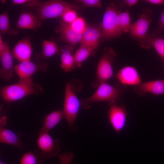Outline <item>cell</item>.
Wrapping results in <instances>:
<instances>
[{
    "label": "cell",
    "mask_w": 164,
    "mask_h": 164,
    "mask_svg": "<svg viewBox=\"0 0 164 164\" xmlns=\"http://www.w3.org/2000/svg\"><path fill=\"white\" fill-rule=\"evenodd\" d=\"M118 12L117 6L114 3L107 7L101 23V38L104 39L118 38L122 34L117 23Z\"/></svg>",
    "instance_id": "obj_6"
},
{
    "label": "cell",
    "mask_w": 164,
    "mask_h": 164,
    "mask_svg": "<svg viewBox=\"0 0 164 164\" xmlns=\"http://www.w3.org/2000/svg\"><path fill=\"white\" fill-rule=\"evenodd\" d=\"M41 21L36 15L31 12H23L18 17L16 27L21 29H34L42 26Z\"/></svg>",
    "instance_id": "obj_19"
},
{
    "label": "cell",
    "mask_w": 164,
    "mask_h": 164,
    "mask_svg": "<svg viewBox=\"0 0 164 164\" xmlns=\"http://www.w3.org/2000/svg\"><path fill=\"white\" fill-rule=\"evenodd\" d=\"M82 86V83L77 79H72L66 85L63 111L64 117L69 128L75 131L74 124L81 106L77 96Z\"/></svg>",
    "instance_id": "obj_1"
},
{
    "label": "cell",
    "mask_w": 164,
    "mask_h": 164,
    "mask_svg": "<svg viewBox=\"0 0 164 164\" xmlns=\"http://www.w3.org/2000/svg\"><path fill=\"white\" fill-rule=\"evenodd\" d=\"M117 54L112 48L106 47L97 64L96 76L91 85L97 88L101 82H106L113 76L112 65L115 60Z\"/></svg>",
    "instance_id": "obj_5"
},
{
    "label": "cell",
    "mask_w": 164,
    "mask_h": 164,
    "mask_svg": "<svg viewBox=\"0 0 164 164\" xmlns=\"http://www.w3.org/2000/svg\"><path fill=\"white\" fill-rule=\"evenodd\" d=\"M70 25L75 31L82 33L87 26L84 19L82 17H78Z\"/></svg>",
    "instance_id": "obj_27"
},
{
    "label": "cell",
    "mask_w": 164,
    "mask_h": 164,
    "mask_svg": "<svg viewBox=\"0 0 164 164\" xmlns=\"http://www.w3.org/2000/svg\"><path fill=\"white\" fill-rule=\"evenodd\" d=\"M43 91L39 85L33 82L32 78H29L19 79L17 83L2 87L0 94L3 101L11 102Z\"/></svg>",
    "instance_id": "obj_2"
},
{
    "label": "cell",
    "mask_w": 164,
    "mask_h": 164,
    "mask_svg": "<svg viewBox=\"0 0 164 164\" xmlns=\"http://www.w3.org/2000/svg\"><path fill=\"white\" fill-rule=\"evenodd\" d=\"M12 52L13 57L20 62L30 60L32 48L30 38L26 37L19 40Z\"/></svg>",
    "instance_id": "obj_15"
},
{
    "label": "cell",
    "mask_w": 164,
    "mask_h": 164,
    "mask_svg": "<svg viewBox=\"0 0 164 164\" xmlns=\"http://www.w3.org/2000/svg\"><path fill=\"white\" fill-rule=\"evenodd\" d=\"M36 7V15L42 21L61 16L69 9L77 10L83 7L63 0H52L44 2L40 1Z\"/></svg>",
    "instance_id": "obj_3"
},
{
    "label": "cell",
    "mask_w": 164,
    "mask_h": 164,
    "mask_svg": "<svg viewBox=\"0 0 164 164\" xmlns=\"http://www.w3.org/2000/svg\"><path fill=\"white\" fill-rule=\"evenodd\" d=\"M144 1L147 3L152 5L164 4V0H145Z\"/></svg>",
    "instance_id": "obj_35"
},
{
    "label": "cell",
    "mask_w": 164,
    "mask_h": 164,
    "mask_svg": "<svg viewBox=\"0 0 164 164\" xmlns=\"http://www.w3.org/2000/svg\"><path fill=\"white\" fill-rule=\"evenodd\" d=\"M30 0H13L12 1L13 5L27 4L28 5Z\"/></svg>",
    "instance_id": "obj_34"
},
{
    "label": "cell",
    "mask_w": 164,
    "mask_h": 164,
    "mask_svg": "<svg viewBox=\"0 0 164 164\" xmlns=\"http://www.w3.org/2000/svg\"><path fill=\"white\" fill-rule=\"evenodd\" d=\"M94 50L80 45L74 54L76 67H80L82 63L89 56L94 55Z\"/></svg>",
    "instance_id": "obj_24"
},
{
    "label": "cell",
    "mask_w": 164,
    "mask_h": 164,
    "mask_svg": "<svg viewBox=\"0 0 164 164\" xmlns=\"http://www.w3.org/2000/svg\"><path fill=\"white\" fill-rule=\"evenodd\" d=\"M64 114L62 110H57L48 114L45 117L43 124L38 134L49 133L63 119Z\"/></svg>",
    "instance_id": "obj_21"
},
{
    "label": "cell",
    "mask_w": 164,
    "mask_h": 164,
    "mask_svg": "<svg viewBox=\"0 0 164 164\" xmlns=\"http://www.w3.org/2000/svg\"><path fill=\"white\" fill-rule=\"evenodd\" d=\"M0 164H7L6 163L3 162L2 161L0 160Z\"/></svg>",
    "instance_id": "obj_36"
},
{
    "label": "cell",
    "mask_w": 164,
    "mask_h": 164,
    "mask_svg": "<svg viewBox=\"0 0 164 164\" xmlns=\"http://www.w3.org/2000/svg\"><path fill=\"white\" fill-rule=\"evenodd\" d=\"M5 125L0 123V142L20 149H25L26 146L21 140L18 134L5 128L4 127Z\"/></svg>",
    "instance_id": "obj_18"
},
{
    "label": "cell",
    "mask_w": 164,
    "mask_h": 164,
    "mask_svg": "<svg viewBox=\"0 0 164 164\" xmlns=\"http://www.w3.org/2000/svg\"><path fill=\"white\" fill-rule=\"evenodd\" d=\"M115 77L120 83L125 85L136 86L142 82L136 69L132 66H126L120 69Z\"/></svg>",
    "instance_id": "obj_12"
},
{
    "label": "cell",
    "mask_w": 164,
    "mask_h": 164,
    "mask_svg": "<svg viewBox=\"0 0 164 164\" xmlns=\"http://www.w3.org/2000/svg\"><path fill=\"white\" fill-rule=\"evenodd\" d=\"M19 33L18 30L10 27L7 12L5 11L1 13L0 15V35L8 34L15 36Z\"/></svg>",
    "instance_id": "obj_23"
},
{
    "label": "cell",
    "mask_w": 164,
    "mask_h": 164,
    "mask_svg": "<svg viewBox=\"0 0 164 164\" xmlns=\"http://www.w3.org/2000/svg\"><path fill=\"white\" fill-rule=\"evenodd\" d=\"M75 2L81 4L83 7H95L99 8L102 7L101 2L100 0H78Z\"/></svg>",
    "instance_id": "obj_29"
},
{
    "label": "cell",
    "mask_w": 164,
    "mask_h": 164,
    "mask_svg": "<svg viewBox=\"0 0 164 164\" xmlns=\"http://www.w3.org/2000/svg\"><path fill=\"white\" fill-rule=\"evenodd\" d=\"M42 159L39 150H36L32 152L29 151L22 156L20 164H43Z\"/></svg>",
    "instance_id": "obj_25"
},
{
    "label": "cell",
    "mask_w": 164,
    "mask_h": 164,
    "mask_svg": "<svg viewBox=\"0 0 164 164\" xmlns=\"http://www.w3.org/2000/svg\"><path fill=\"white\" fill-rule=\"evenodd\" d=\"M59 51V49L55 42L46 40L42 41L41 55L43 58L50 57L57 53Z\"/></svg>",
    "instance_id": "obj_26"
},
{
    "label": "cell",
    "mask_w": 164,
    "mask_h": 164,
    "mask_svg": "<svg viewBox=\"0 0 164 164\" xmlns=\"http://www.w3.org/2000/svg\"><path fill=\"white\" fill-rule=\"evenodd\" d=\"M108 117L110 123L115 132L118 134L125 126L127 112L123 105L116 102H109Z\"/></svg>",
    "instance_id": "obj_9"
},
{
    "label": "cell",
    "mask_w": 164,
    "mask_h": 164,
    "mask_svg": "<svg viewBox=\"0 0 164 164\" xmlns=\"http://www.w3.org/2000/svg\"><path fill=\"white\" fill-rule=\"evenodd\" d=\"M73 156V153L69 152L59 155L58 157L60 164H70Z\"/></svg>",
    "instance_id": "obj_30"
},
{
    "label": "cell",
    "mask_w": 164,
    "mask_h": 164,
    "mask_svg": "<svg viewBox=\"0 0 164 164\" xmlns=\"http://www.w3.org/2000/svg\"><path fill=\"white\" fill-rule=\"evenodd\" d=\"M140 46L144 49L153 48L164 63V38L159 35L147 34L142 39L138 40Z\"/></svg>",
    "instance_id": "obj_16"
},
{
    "label": "cell",
    "mask_w": 164,
    "mask_h": 164,
    "mask_svg": "<svg viewBox=\"0 0 164 164\" xmlns=\"http://www.w3.org/2000/svg\"></svg>",
    "instance_id": "obj_37"
},
{
    "label": "cell",
    "mask_w": 164,
    "mask_h": 164,
    "mask_svg": "<svg viewBox=\"0 0 164 164\" xmlns=\"http://www.w3.org/2000/svg\"><path fill=\"white\" fill-rule=\"evenodd\" d=\"M117 23L122 33H128L132 23L128 9L123 12H119L117 18Z\"/></svg>",
    "instance_id": "obj_22"
},
{
    "label": "cell",
    "mask_w": 164,
    "mask_h": 164,
    "mask_svg": "<svg viewBox=\"0 0 164 164\" xmlns=\"http://www.w3.org/2000/svg\"><path fill=\"white\" fill-rule=\"evenodd\" d=\"M48 65L46 62L34 63L30 60L20 62L14 66V70L19 79L31 78L32 76L39 71L46 72Z\"/></svg>",
    "instance_id": "obj_10"
},
{
    "label": "cell",
    "mask_w": 164,
    "mask_h": 164,
    "mask_svg": "<svg viewBox=\"0 0 164 164\" xmlns=\"http://www.w3.org/2000/svg\"><path fill=\"white\" fill-rule=\"evenodd\" d=\"M9 46L8 43L3 41L2 36L0 35V56L5 52Z\"/></svg>",
    "instance_id": "obj_32"
},
{
    "label": "cell",
    "mask_w": 164,
    "mask_h": 164,
    "mask_svg": "<svg viewBox=\"0 0 164 164\" xmlns=\"http://www.w3.org/2000/svg\"><path fill=\"white\" fill-rule=\"evenodd\" d=\"M0 58V77L5 81H9L13 75L14 71L12 52L9 46L1 56Z\"/></svg>",
    "instance_id": "obj_17"
},
{
    "label": "cell",
    "mask_w": 164,
    "mask_h": 164,
    "mask_svg": "<svg viewBox=\"0 0 164 164\" xmlns=\"http://www.w3.org/2000/svg\"><path fill=\"white\" fill-rule=\"evenodd\" d=\"M101 37L100 28L94 26H87L82 33L80 45L94 50L98 46Z\"/></svg>",
    "instance_id": "obj_13"
},
{
    "label": "cell",
    "mask_w": 164,
    "mask_h": 164,
    "mask_svg": "<svg viewBox=\"0 0 164 164\" xmlns=\"http://www.w3.org/2000/svg\"><path fill=\"white\" fill-rule=\"evenodd\" d=\"M97 88L91 96L80 102L81 106L83 108H89L91 104L95 102H116L121 94V89L119 86H112L106 82L101 83Z\"/></svg>",
    "instance_id": "obj_4"
},
{
    "label": "cell",
    "mask_w": 164,
    "mask_h": 164,
    "mask_svg": "<svg viewBox=\"0 0 164 164\" xmlns=\"http://www.w3.org/2000/svg\"><path fill=\"white\" fill-rule=\"evenodd\" d=\"M163 31H164V10L161 13L158 21V27L154 31L153 34L158 35Z\"/></svg>",
    "instance_id": "obj_31"
},
{
    "label": "cell",
    "mask_w": 164,
    "mask_h": 164,
    "mask_svg": "<svg viewBox=\"0 0 164 164\" xmlns=\"http://www.w3.org/2000/svg\"><path fill=\"white\" fill-rule=\"evenodd\" d=\"M152 11L150 9H142L138 19L131 24L128 33L132 38L139 40L146 36L152 21Z\"/></svg>",
    "instance_id": "obj_8"
},
{
    "label": "cell",
    "mask_w": 164,
    "mask_h": 164,
    "mask_svg": "<svg viewBox=\"0 0 164 164\" xmlns=\"http://www.w3.org/2000/svg\"><path fill=\"white\" fill-rule=\"evenodd\" d=\"M73 50L72 46L69 44L61 49L60 66L65 72H70L76 67L74 54H72Z\"/></svg>",
    "instance_id": "obj_20"
},
{
    "label": "cell",
    "mask_w": 164,
    "mask_h": 164,
    "mask_svg": "<svg viewBox=\"0 0 164 164\" xmlns=\"http://www.w3.org/2000/svg\"><path fill=\"white\" fill-rule=\"evenodd\" d=\"M139 2L138 0H124L122 2L125 5L131 7L135 5Z\"/></svg>",
    "instance_id": "obj_33"
},
{
    "label": "cell",
    "mask_w": 164,
    "mask_h": 164,
    "mask_svg": "<svg viewBox=\"0 0 164 164\" xmlns=\"http://www.w3.org/2000/svg\"><path fill=\"white\" fill-rule=\"evenodd\" d=\"M134 91L141 96L148 93L157 95L162 94H164V79L142 82L135 86Z\"/></svg>",
    "instance_id": "obj_14"
},
{
    "label": "cell",
    "mask_w": 164,
    "mask_h": 164,
    "mask_svg": "<svg viewBox=\"0 0 164 164\" xmlns=\"http://www.w3.org/2000/svg\"><path fill=\"white\" fill-rule=\"evenodd\" d=\"M55 31L59 34V40L67 43L71 46L80 43L82 33L75 31L70 24L60 20L59 25Z\"/></svg>",
    "instance_id": "obj_11"
},
{
    "label": "cell",
    "mask_w": 164,
    "mask_h": 164,
    "mask_svg": "<svg viewBox=\"0 0 164 164\" xmlns=\"http://www.w3.org/2000/svg\"><path fill=\"white\" fill-rule=\"evenodd\" d=\"M61 17L63 21L69 24L73 22L78 17L75 10L72 9L66 10L61 15Z\"/></svg>",
    "instance_id": "obj_28"
},
{
    "label": "cell",
    "mask_w": 164,
    "mask_h": 164,
    "mask_svg": "<svg viewBox=\"0 0 164 164\" xmlns=\"http://www.w3.org/2000/svg\"><path fill=\"white\" fill-rule=\"evenodd\" d=\"M36 140L39 154L42 159H48L56 157L61 150L60 143L57 138H53L49 133L38 134Z\"/></svg>",
    "instance_id": "obj_7"
}]
</instances>
